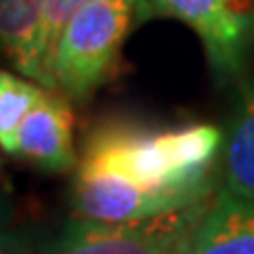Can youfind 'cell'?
Returning a JSON list of instances; mask_svg holds the SVG:
<instances>
[{
  "mask_svg": "<svg viewBox=\"0 0 254 254\" xmlns=\"http://www.w3.org/2000/svg\"><path fill=\"white\" fill-rule=\"evenodd\" d=\"M2 151L45 172L71 170L75 165V146L73 113L66 97L59 92H47L43 101L17 127V132L2 144Z\"/></svg>",
  "mask_w": 254,
  "mask_h": 254,
  "instance_id": "5",
  "label": "cell"
},
{
  "mask_svg": "<svg viewBox=\"0 0 254 254\" xmlns=\"http://www.w3.org/2000/svg\"><path fill=\"white\" fill-rule=\"evenodd\" d=\"M146 14L193 28L219 73H236L254 40V0H146Z\"/></svg>",
  "mask_w": 254,
  "mask_h": 254,
  "instance_id": "4",
  "label": "cell"
},
{
  "mask_svg": "<svg viewBox=\"0 0 254 254\" xmlns=\"http://www.w3.org/2000/svg\"><path fill=\"white\" fill-rule=\"evenodd\" d=\"M144 7L136 0H94L78 9L50 59L55 92L66 99H85L118 68L120 47Z\"/></svg>",
  "mask_w": 254,
  "mask_h": 254,
  "instance_id": "2",
  "label": "cell"
},
{
  "mask_svg": "<svg viewBox=\"0 0 254 254\" xmlns=\"http://www.w3.org/2000/svg\"><path fill=\"white\" fill-rule=\"evenodd\" d=\"M73 207L75 217L101 224H125L172 212L163 200L136 189L118 174L80 165L73 184Z\"/></svg>",
  "mask_w": 254,
  "mask_h": 254,
  "instance_id": "6",
  "label": "cell"
},
{
  "mask_svg": "<svg viewBox=\"0 0 254 254\" xmlns=\"http://www.w3.org/2000/svg\"><path fill=\"white\" fill-rule=\"evenodd\" d=\"M224 184L231 195L254 202V80L243 82L233 132L224 158Z\"/></svg>",
  "mask_w": 254,
  "mask_h": 254,
  "instance_id": "9",
  "label": "cell"
},
{
  "mask_svg": "<svg viewBox=\"0 0 254 254\" xmlns=\"http://www.w3.org/2000/svg\"><path fill=\"white\" fill-rule=\"evenodd\" d=\"M94 0H47V7H45V28H43V52H45V62L47 68H50V59H52V50L57 45V38L62 36L64 26L68 24V19L82 9L85 5H90ZM141 2L144 7V17L146 14V0H136ZM52 75V73H50Z\"/></svg>",
  "mask_w": 254,
  "mask_h": 254,
  "instance_id": "11",
  "label": "cell"
},
{
  "mask_svg": "<svg viewBox=\"0 0 254 254\" xmlns=\"http://www.w3.org/2000/svg\"><path fill=\"white\" fill-rule=\"evenodd\" d=\"M0 254H31V247H28L26 238L21 236V233H17V231H5Z\"/></svg>",
  "mask_w": 254,
  "mask_h": 254,
  "instance_id": "12",
  "label": "cell"
},
{
  "mask_svg": "<svg viewBox=\"0 0 254 254\" xmlns=\"http://www.w3.org/2000/svg\"><path fill=\"white\" fill-rule=\"evenodd\" d=\"M50 90L38 85L31 78H21L17 73H0V141L5 144L17 132L31 111L43 101Z\"/></svg>",
  "mask_w": 254,
  "mask_h": 254,
  "instance_id": "10",
  "label": "cell"
},
{
  "mask_svg": "<svg viewBox=\"0 0 254 254\" xmlns=\"http://www.w3.org/2000/svg\"><path fill=\"white\" fill-rule=\"evenodd\" d=\"M186 254H254V202L219 190Z\"/></svg>",
  "mask_w": 254,
  "mask_h": 254,
  "instance_id": "8",
  "label": "cell"
},
{
  "mask_svg": "<svg viewBox=\"0 0 254 254\" xmlns=\"http://www.w3.org/2000/svg\"><path fill=\"white\" fill-rule=\"evenodd\" d=\"M221 144V129L209 123L172 129L106 123L87 136L80 167L118 174L177 212L214 195L212 174Z\"/></svg>",
  "mask_w": 254,
  "mask_h": 254,
  "instance_id": "1",
  "label": "cell"
},
{
  "mask_svg": "<svg viewBox=\"0 0 254 254\" xmlns=\"http://www.w3.org/2000/svg\"><path fill=\"white\" fill-rule=\"evenodd\" d=\"M45 7L47 0H0V36L12 66L24 78L55 92L43 52Z\"/></svg>",
  "mask_w": 254,
  "mask_h": 254,
  "instance_id": "7",
  "label": "cell"
},
{
  "mask_svg": "<svg viewBox=\"0 0 254 254\" xmlns=\"http://www.w3.org/2000/svg\"><path fill=\"white\" fill-rule=\"evenodd\" d=\"M214 195L193 207L125 224L75 217L43 254H186Z\"/></svg>",
  "mask_w": 254,
  "mask_h": 254,
  "instance_id": "3",
  "label": "cell"
}]
</instances>
